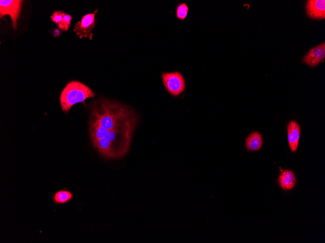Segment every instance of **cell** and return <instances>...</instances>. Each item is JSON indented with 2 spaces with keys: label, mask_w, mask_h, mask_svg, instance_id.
Wrapping results in <instances>:
<instances>
[{
  "label": "cell",
  "mask_w": 325,
  "mask_h": 243,
  "mask_svg": "<svg viewBox=\"0 0 325 243\" xmlns=\"http://www.w3.org/2000/svg\"><path fill=\"white\" fill-rule=\"evenodd\" d=\"M188 12V7L185 2L178 4L176 10L177 18L181 20L184 19L187 16Z\"/></svg>",
  "instance_id": "7c38bea8"
},
{
  "label": "cell",
  "mask_w": 325,
  "mask_h": 243,
  "mask_svg": "<svg viewBox=\"0 0 325 243\" xmlns=\"http://www.w3.org/2000/svg\"><path fill=\"white\" fill-rule=\"evenodd\" d=\"M301 128L295 121H290L287 125V134L289 145L292 152H295L298 148Z\"/></svg>",
  "instance_id": "ba28073f"
},
{
  "label": "cell",
  "mask_w": 325,
  "mask_h": 243,
  "mask_svg": "<svg viewBox=\"0 0 325 243\" xmlns=\"http://www.w3.org/2000/svg\"><path fill=\"white\" fill-rule=\"evenodd\" d=\"M72 197V192L67 190H60L54 194L53 199L56 204H64L70 201Z\"/></svg>",
  "instance_id": "8fae6325"
},
{
  "label": "cell",
  "mask_w": 325,
  "mask_h": 243,
  "mask_svg": "<svg viewBox=\"0 0 325 243\" xmlns=\"http://www.w3.org/2000/svg\"><path fill=\"white\" fill-rule=\"evenodd\" d=\"M279 185L284 190H289L295 186L296 178L294 172L290 170H285L280 174L277 179Z\"/></svg>",
  "instance_id": "9c48e42d"
},
{
  "label": "cell",
  "mask_w": 325,
  "mask_h": 243,
  "mask_svg": "<svg viewBox=\"0 0 325 243\" xmlns=\"http://www.w3.org/2000/svg\"><path fill=\"white\" fill-rule=\"evenodd\" d=\"M90 121L108 130H113L136 118L134 112L127 106L102 98L91 103Z\"/></svg>",
  "instance_id": "6da1fadb"
},
{
  "label": "cell",
  "mask_w": 325,
  "mask_h": 243,
  "mask_svg": "<svg viewBox=\"0 0 325 243\" xmlns=\"http://www.w3.org/2000/svg\"><path fill=\"white\" fill-rule=\"evenodd\" d=\"M94 92L81 82L72 81L69 82L62 90L59 97V102L62 111L68 113L74 104L84 103L89 97L95 96Z\"/></svg>",
  "instance_id": "7a4b0ae2"
},
{
  "label": "cell",
  "mask_w": 325,
  "mask_h": 243,
  "mask_svg": "<svg viewBox=\"0 0 325 243\" xmlns=\"http://www.w3.org/2000/svg\"><path fill=\"white\" fill-rule=\"evenodd\" d=\"M162 78L165 88L172 96H178L184 91L185 82L181 73L177 71L163 73Z\"/></svg>",
  "instance_id": "3957f363"
},
{
  "label": "cell",
  "mask_w": 325,
  "mask_h": 243,
  "mask_svg": "<svg viewBox=\"0 0 325 243\" xmlns=\"http://www.w3.org/2000/svg\"><path fill=\"white\" fill-rule=\"evenodd\" d=\"M23 0H0V18L5 15H9L12 21V26L16 30L17 23L19 18Z\"/></svg>",
  "instance_id": "277c9868"
},
{
  "label": "cell",
  "mask_w": 325,
  "mask_h": 243,
  "mask_svg": "<svg viewBox=\"0 0 325 243\" xmlns=\"http://www.w3.org/2000/svg\"><path fill=\"white\" fill-rule=\"evenodd\" d=\"M97 12L98 9H95L93 13L85 15L80 21L75 23L73 31L79 38L88 37L92 40L93 34L91 31L95 25V15Z\"/></svg>",
  "instance_id": "5b68a950"
},
{
  "label": "cell",
  "mask_w": 325,
  "mask_h": 243,
  "mask_svg": "<svg viewBox=\"0 0 325 243\" xmlns=\"http://www.w3.org/2000/svg\"><path fill=\"white\" fill-rule=\"evenodd\" d=\"M72 16L67 13H64L62 21L57 24L58 27L62 31H67L70 26Z\"/></svg>",
  "instance_id": "4fadbf2b"
},
{
  "label": "cell",
  "mask_w": 325,
  "mask_h": 243,
  "mask_svg": "<svg viewBox=\"0 0 325 243\" xmlns=\"http://www.w3.org/2000/svg\"><path fill=\"white\" fill-rule=\"evenodd\" d=\"M262 145V136L256 131L252 132L245 140L246 147L248 151L258 150L261 149Z\"/></svg>",
  "instance_id": "30bf717a"
},
{
  "label": "cell",
  "mask_w": 325,
  "mask_h": 243,
  "mask_svg": "<svg viewBox=\"0 0 325 243\" xmlns=\"http://www.w3.org/2000/svg\"><path fill=\"white\" fill-rule=\"evenodd\" d=\"M307 16L312 19H324L325 18V1L324 0H307L306 5Z\"/></svg>",
  "instance_id": "52a82bcc"
},
{
  "label": "cell",
  "mask_w": 325,
  "mask_h": 243,
  "mask_svg": "<svg viewBox=\"0 0 325 243\" xmlns=\"http://www.w3.org/2000/svg\"><path fill=\"white\" fill-rule=\"evenodd\" d=\"M64 13V12L61 10L55 11L51 15V18L53 22L58 24L62 21Z\"/></svg>",
  "instance_id": "5bb4252c"
},
{
  "label": "cell",
  "mask_w": 325,
  "mask_h": 243,
  "mask_svg": "<svg viewBox=\"0 0 325 243\" xmlns=\"http://www.w3.org/2000/svg\"><path fill=\"white\" fill-rule=\"evenodd\" d=\"M325 57V43L323 42L319 46L309 49L303 59V61L307 65L314 67L323 61Z\"/></svg>",
  "instance_id": "8992f818"
}]
</instances>
